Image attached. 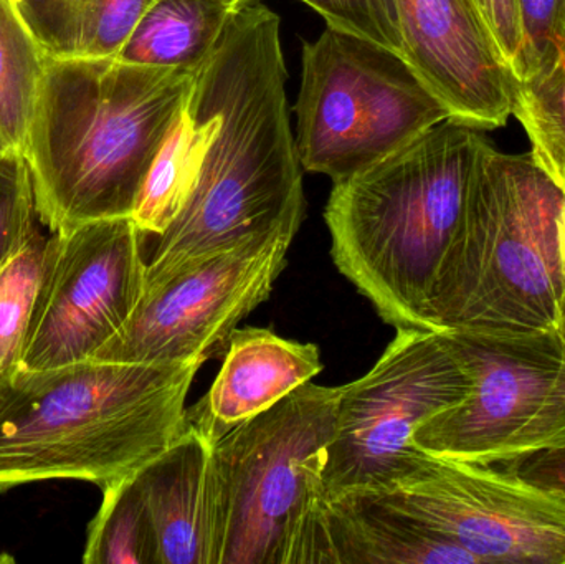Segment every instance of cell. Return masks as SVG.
<instances>
[{
	"mask_svg": "<svg viewBox=\"0 0 565 564\" xmlns=\"http://www.w3.org/2000/svg\"><path fill=\"white\" fill-rule=\"evenodd\" d=\"M280 26L274 10L248 2L195 70L178 118L191 161V191L158 237L146 287L305 219Z\"/></svg>",
	"mask_w": 565,
	"mask_h": 564,
	"instance_id": "6da1fadb",
	"label": "cell"
},
{
	"mask_svg": "<svg viewBox=\"0 0 565 564\" xmlns=\"http://www.w3.org/2000/svg\"><path fill=\"white\" fill-rule=\"evenodd\" d=\"M194 72L46 56L23 148L40 224L55 234L132 217Z\"/></svg>",
	"mask_w": 565,
	"mask_h": 564,
	"instance_id": "7a4b0ae2",
	"label": "cell"
},
{
	"mask_svg": "<svg viewBox=\"0 0 565 564\" xmlns=\"http://www.w3.org/2000/svg\"><path fill=\"white\" fill-rule=\"evenodd\" d=\"M204 363L88 360L0 377V492L46 480L103 489L138 472L184 433Z\"/></svg>",
	"mask_w": 565,
	"mask_h": 564,
	"instance_id": "3957f363",
	"label": "cell"
},
{
	"mask_svg": "<svg viewBox=\"0 0 565 564\" xmlns=\"http://www.w3.org/2000/svg\"><path fill=\"white\" fill-rule=\"evenodd\" d=\"M484 136L448 118L332 182L331 257L395 330L430 331L425 308L457 234Z\"/></svg>",
	"mask_w": 565,
	"mask_h": 564,
	"instance_id": "277c9868",
	"label": "cell"
},
{
	"mask_svg": "<svg viewBox=\"0 0 565 564\" xmlns=\"http://www.w3.org/2000/svg\"><path fill=\"white\" fill-rule=\"evenodd\" d=\"M564 288L565 189L533 156L484 139L425 308L428 330H553Z\"/></svg>",
	"mask_w": 565,
	"mask_h": 564,
	"instance_id": "5b68a950",
	"label": "cell"
},
{
	"mask_svg": "<svg viewBox=\"0 0 565 564\" xmlns=\"http://www.w3.org/2000/svg\"><path fill=\"white\" fill-rule=\"evenodd\" d=\"M341 387L308 381L212 439L218 564H299L321 496Z\"/></svg>",
	"mask_w": 565,
	"mask_h": 564,
	"instance_id": "8992f818",
	"label": "cell"
},
{
	"mask_svg": "<svg viewBox=\"0 0 565 564\" xmlns=\"http://www.w3.org/2000/svg\"><path fill=\"white\" fill-rule=\"evenodd\" d=\"M296 116L302 168L332 182L451 118L404 56L332 26L302 45Z\"/></svg>",
	"mask_w": 565,
	"mask_h": 564,
	"instance_id": "52a82bcc",
	"label": "cell"
},
{
	"mask_svg": "<svg viewBox=\"0 0 565 564\" xmlns=\"http://www.w3.org/2000/svg\"><path fill=\"white\" fill-rule=\"evenodd\" d=\"M470 390V373L444 331L397 330L374 368L341 386L322 500L397 489L422 454L415 430Z\"/></svg>",
	"mask_w": 565,
	"mask_h": 564,
	"instance_id": "ba28073f",
	"label": "cell"
},
{
	"mask_svg": "<svg viewBox=\"0 0 565 564\" xmlns=\"http://www.w3.org/2000/svg\"><path fill=\"white\" fill-rule=\"evenodd\" d=\"M301 224H286L145 287L125 327L93 360L174 364L227 353L238 324L268 300Z\"/></svg>",
	"mask_w": 565,
	"mask_h": 564,
	"instance_id": "9c48e42d",
	"label": "cell"
},
{
	"mask_svg": "<svg viewBox=\"0 0 565 564\" xmlns=\"http://www.w3.org/2000/svg\"><path fill=\"white\" fill-rule=\"evenodd\" d=\"M145 238L132 217L102 219L50 235L22 368L93 360L125 327L145 294Z\"/></svg>",
	"mask_w": 565,
	"mask_h": 564,
	"instance_id": "30bf717a",
	"label": "cell"
},
{
	"mask_svg": "<svg viewBox=\"0 0 565 564\" xmlns=\"http://www.w3.org/2000/svg\"><path fill=\"white\" fill-rule=\"evenodd\" d=\"M463 360L471 390L457 406L425 421L418 449L445 459L507 466L524 434L543 416L565 373L559 328L516 331H444Z\"/></svg>",
	"mask_w": 565,
	"mask_h": 564,
	"instance_id": "8fae6325",
	"label": "cell"
},
{
	"mask_svg": "<svg viewBox=\"0 0 565 564\" xmlns=\"http://www.w3.org/2000/svg\"><path fill=\"white\" fill-rule=\"evenodd\" d=\"M384 493L478 564H565V499L510 470L422 450L397 489Z\"/></svg>",
	"mask_w": 565,
	"mask_h": 564,
	"instance_id": "7c38bea8",
	"label": "cell"
},
{
	"mask_svg": "<svg viewBox=\"0 0 565 564\" xmlns=\"http://www.w3.org/2000/svg\"><path fill=\"white\" fill-rule=\"evenodd\" d=\"M404 58L451 119L478 131L513 116L518 78L471 0H395Z\"/></svg>",
	"mask_w": 565,
	"mask_h": 564,
	"instance_id": "4fadbf2b",
	"label": "cell"
},
{
	"mask_svg": "<svg viewBox=\"0 0 565 564\" xmlns=\"http://www.w3.org/2000/svg\"><path fill=\"white\" fill-rule=\"evenodd\" d=\"M299 564H478L385 493L319 500Z\"/></svg>",
	"mask_w": 565,
	"mask_h": 564,
	"instance_id": "5bb4252c",
	"label": "cell"
},
{
	"mask_svg": "<svg viewBox=\"0 0 565 564\" xmlns=\"http://www.w3.org/2000/svg\"><path fill=\"white\" fill-rule=\"evenodd\" d=\"M136 479L154 523L159 564H218L222 523L211 437L188 416L184 433Z\"/></svg>",
	"mask_w": 565,
	"mask_h": 564,
	"instance_id": "9a60e30c",
	"label": "cell"
},
{
	"mask_svg": "<svg viewBox=\"0 0 565 564\" xmlns=\"http://www.w3.org/2000/svg\"><path fill=\"white\" fill-rule=\"evenodd\" d=\"M312 343L285 340L265 328H237L228 341L221 373L189 419L211 439L270 409L322 371Z\"/></svg>",
	"mask_w": 565,
	"mask_h": 564,
	"instance_id": "2e32d148",
	"label": "cell"
},
{
	"mask_svg": "<svg viewBox=\"0 0 565 564\" xmlns=\"http://www.w3.org/2000/svg\"><path fill=\"white\" fill-rule=\"evenodd\" d=\"M248 2L254 0H158L139 20L118 58L194 72Z\"/></svg>",
	"mask_w": 565,
	"mask_h": 564,
	"instance_id": "e0dca14e",
	"label": "cell"
},
{
	"mask_svg": "<svg viewBox=\"0 0 565 564\" xmlns=\"http://www.w3.org/2000/svg\"><path fill=\"white\" fill-rule=\"evenodd\" d=\"M158 0H19L43 50L55 58L118 56Z\"/></svg>",
	"mask_w": 565,
	"mask_h": 564,
	"instance_id": "ac0fdd59",
	"label": "cell"
},
{
	"mask_svg": "<svg viewBox=\"0 0 565 564\" xmlns=\"http://www.w3.org/2000/svg\"><path fill=\"white\" fill-rule=\"evenodd\" d=\"M46 56L19 0H0V138L7 148H25Z\"/></svg>",
	"mask_w": 565,
	"mask_h": 564,
	"instance_id": "d6986e66",
	"label": "cell"
},
{
	"mask_svg": "<svg viewBox=\"0 0 565 564\" xmlns=\"http://www.w3.org/2000/svg\"><path fill=\"white\" fill-rule=\"evenodd\" d=\"M83 563L159 564L158 535L136 473L103 487Z\"/></svg>",
	"mask_w": 565,
	"mask_h": 564,
	"instance_id": "ffe728a7",
	"label": "cell"
},
{
	"mask_svg": "<svg viewBox=\"0 0 565 564\" xmlns=\"http://www.w3.org/2000/svg\"><path fill=\"white\" fill-rule=\"evenodd\" d=\"M49 242L39 227L33 228L22 248L0 268V377L22 368Z\"/></svg>",
	"mask_w": 565,
	"mask_h": 564,
	"instance_id": "44dd1931",
	"label": "cell"
},
{
	"mask_svg": "<svg viewBox=\"0 0 565 564\" xmlns=\"http://www.w3.org/2000/svg\"><path fill=\"white\" fill-rule=\"evenodd\" d=\"M513 116L530 136L534 161L565 189V53L551 68L518 79Z\"/></svg>",
	"mask_w": 565,
	"mask_h": 564,
	"instance_id": "7402d4cb",
	"label": "cell"
},
{
	"mask_svg": "<svg viewBox=\"0 0 565 564\" xmlns=\"http://www.w3.org/2000/svg\"><path fill=\"white\" fill-rule=\"evenodd\" d=\"M39 222L25 156L6 149L0 156V268L22 248Z\"/></svg>",
	"mask_w": 565,
	"mask_h": 564,
	"instance_id": "603a6c76",
	"label": "cell"
},
{
	"mask_svg": "<svg viewBox=\"0 0 565 564\" xmlns=\"http://www.w3.org/2000/svg\"><path fill=\"white\" fill-rule=\"evenodd\" d=\"M521 50L513 65L518 79L551 68L565 53V0H518Z\"/></svg>",
	"mask_w": 565,
	"mask_h": 564,
	"instance_id": "cb8c5ba5",
	"label": "cell"
},
{
	"mask_svg": "<svg viewBox=\"0 0 565 564\" xmlns=\"http://www.w3.org/2000/svg\"><path fill=\"white\" fill-rule=\"evenodd\" d=\"M316 10L328 26L377 43L404 56L395 0H301Z\"/></svg>",
	"mask_w": 565,
	"mask_h": 564,
	"instance_id": "d4e9b609",
	"label": "cell"
},
{
	"mask_svg": "<svg viewBox=\"0 0 565 564\" xmlns=\"http://www.w3.org/2000/svg\"><path fill=\"white\" fill-rule=\"evenodd\" d=\"M504 469L537 489L565 499V440L559 446L537 450L516 462L507 464Z\"/></svg>",
	"mask_w": 565,
	"mask_h": 564,
	"instance_id": "484cf974",
	"label": "cell"
},
{
	"mask_svg": "<svg viewBox=\"0 0 565 564\" xmlns=\"http://www.w3.org/2000/svg\"><path fill=\"white\" fill-rule=\"evenodd\" d=\"M471 2L483 17L494 42L498 43L504 58L513 68L521 50L518 0H471Z\"/></svg>",
	"mask_w": 565,
	"mask_h": 564,
	"instance_id": "4316f807",
	"label": "cell"
},
{
	"mask_svg": "<svg viewBox=\"0 0 565 564\" xmlns=\"http://www.w3.org/2000/svg\"><path fill=\"white\" fill-rule=\"evenodd\" d=\"M565 338V337H564ZM565 440V373L554 391L550 406L544 411L543 416L533 424L530 430L524 434L520 446L516 449V460L537 453V450L550 449L559 446Z\"/></svg>",
	"mask_w": 565,
	"mask_h": 564,
	"instance_id": "83f0119b",
	"label": "cell"
},
{
	"mask_svg": "<svg viewBox=\"0 0 565 564\" xmlns=\"http://www.w3.org/2000/svg\"><path fill=\"white\" fill-rule=\"evenodd\" d=\"M557 328H559L561 333H563L565 337V288L563 294V300H561L559 324H557Z\"/></svg>",
	"mask_w": 565,
	"mask_h": 564,
	"instance_id": "f1b7e54d",
	"label": "cell"
},
{
	"mask_svg": "<svg viewBox=\"0 0 565 564\" xmlns=\"http://www.w3.org/2000/svg\"><path fill=\"white\" fill-rule=\"evenodd\" d=\"M13 563V558L10 555H6V553H0V564H9Z\"/></svg>",
	"mask_w": 565,
	"mask_h": 564,
	"instance_id": "f546056e",
	"label": "cell"
},
{
	"mask_svg": "<svg viewBox=\"0 0 565 564\" xmlns=\"http://www.w3.org/2000/svg\"><path fill=\"white\" fill-rule=\"evenodd\" d=\"M6 149H9V148H7L6 142H3L2 138H0V156H2L3 152H6Z\"/></svg>",
	"mask_w": 565,
	"mask_h": 564,
	"instance_id": "4dcf8cb0",
	"label": "cell"
}]
</instances>
